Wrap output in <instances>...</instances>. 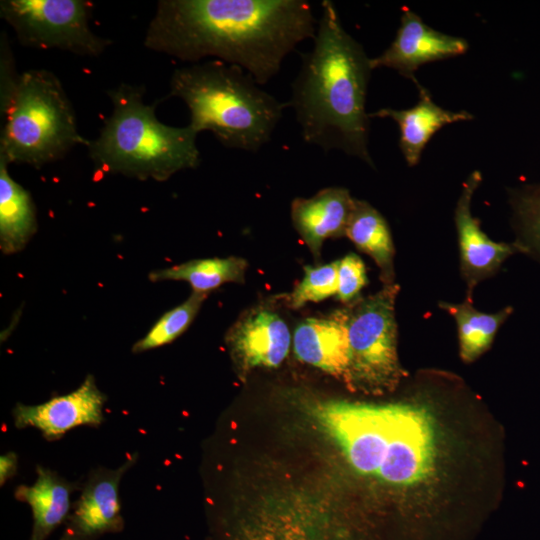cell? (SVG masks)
I'll return each instance as SVG.
<instances>
[{
  "label": "cell",
  "mask_w": 540,
  "mask_h": 540,
  "mask_svg": "<svg viewBox=\"0 0 540 540\" xmlns=\"http://www.w3.org/2000/svg\"><path fill=\"white\" fill-rule=\"evenodd\" d=\"M80 488L78 482H71L56 471L37 465L34 483L21 484L14 491L15 498L28 504L32 511L29 540H46L66 522L73 505L71 496Z\"/></svg>",
  "instance_id": "obj_18"
},
{
  "label": "cell",
  "mask_w": 540,
  "mask_h": 540,
  "mask_svg": "<svg viewBox=\"0 0 540 540\" xmlns=\"http://www.w3.org/2000/svg\"><path fill=\"white\" fill-rule=\"evenodd\" d=\"M138 457V453H133L117 468L101 466L88 473L59 540H98L123 531L120 483Z\"/></svg>",
  "instance_id": "obj_9"
},
{
  "label": "cell",
  "mask_w": 540,
  "mask_h": 540,
  "mask_svg": "<svg viewBox=\"0 0 540 540\" xmlns=\"http://www.w3.org/2000/svg\"><path fill=\"white\" fill-rule=\"evenodd\" d=\"M293 350L300 361L345 380L349 366L346 308L301 321L294 330Z\"/></svg>",
  "instance_id": "obj_15"
},
{
  "label": "cell",
  "mask_w": 540,
  "mask_h": 540,
  "mask_svg": "<svg viewBox=\"0 0 540 540\" xmlns=\"http://www.w3.org/2000/svg\"><path fill=\"white\" fill-rule=\"evenodd\" d=\"M169 97L184 101L197 134L210 131L224 147L252 153L271 140L289 107L241 67L215 59L175 69Z\"/></svg>",
  "instance_id": "obj_3"
},
{
  "label": "cell",
  "mask_w": 540,
  "mask_h": 540,
  "mask_svg": "<svg viewBox=\"0 0 540 540\" xmlns=\"http://www.w3.org/2000/svg\"><path fill=\"white\" fill-rule=\"evenodd\" d=\"M354 201L344 187L323 188L312 197L292 201V224L315 259L326 239L345 236Z\"/></svg>",
  "instance_id": "obj_16"
},
{
  "label": "cell",
  "mask_w": 540,
  "mask_h": 540,
  "mask_svg": "<svg viewBox=\"0 0 540 540\" xmlns=\"http://www.w3.org/2000/svg\"><path fill=\"white\" fill-rule=\"evenodd\" d=\"M345 236L369 255L380 270L384 285L394 283V245L382 214L364 200L355 199Z\"/></svg>",
  "instance_id": "obj_20"
},
{
  "label": "cell",
  "mask_w": 540,
  "mask_h": 540,
  "mask_svg": "<svg viewBox=\"0 0 540 540\" xmlns=\"http://www.w3.org/2000/svg\"><path fill=\"white\" fill-rule=\"evenodd\" d=\"M338 289L337 298L344 304H350L359 298V293L367 284L366 267L362 259L349 253L337 261Z\"/></svg>",
  "instance_id": "obj_26"
},
{
  "label": "cell",
  "mask_w": 540,
  "mask_h": 540,
  "mask_svg": "<svg viewBox=\"0 0 540 540\" xmlns=\"http://www.w3.org/2000/svg\"><path fill=\"white\" fill-rule=\"evenodd\" d=\"M225 340L235 366L244 375L258 367H279L289 353L291 333L274 309L259 305L238 318Z\"/></svg>",
  "instance_id": "obj_12"
},
{
  "label": "cell",
  "mask_w": 540,
  "mask_h": 540,
  "mask_svg": "<svg viewBox=\"0 0 540 540\" xmlns=\"http://www.w3.org/2000/svg\"><path fill=\"white\" fill-rule=\"evenodd\" d=\"M399 290L396 283L384 285L347 305L349 366L344 381L350 387L382 393L392 390L403 375L395 320Z\"/></svg>",
  "instance_id": "obj_6"
},
{
  "label": "cell",
  "mask_w": 540,
  "mask_h": 540,
  "mask_svg": "<svg viewBox=\"0 0 540 540\" xmlns=\"http://www.w3.org/2000/svg\"><path fill=\"white\" fill-rule=\"evenodd\" d=\"M396 410L397 404L326 402L316 408L315 415L357 472L377 476L391 439Z\"/></svg>",
  "instance_id": "obj_8"
},
{
  "label": "cell",
  "mask_w": 540,
  "mask_h": 540,
  "mask_svg": "<svg viewBox=\"0 0 540 540\" xmlns=\"http://www.w3.org/2000/svg\"><path fill=\"white\" fill-rule=\"evenodd\" d=\"M92 7L85 0H2L0 16L23 46L97 57L111 42L90 28Z\"/></svg>",
  "instance_id": "obj_7"
},
{
  "label": "cell",
  "mask_w": 540,
  "mask_h": 540,
  "mask_svg": "<svg viewBox=\"0 0 540 540\" xmlns=\"http://www.w3.org/2000/svg\"><path fill=\"white\" fill-rule=\"evenodd\" d=\"M107 396L88 374L75 390L35 405L17 403L12 410L14 426L33 427L48 441L61 439L79 426L98 427L104 421Z\"/></svg>",
  "instance_id": "obj_11"
},
{
  "label": "cell",
  "mask_w": 540,
  "mask_h": 540,
  "mask_svg": "<svg viewBox=\"0 0 540 540\" xmlns=\"http://www.w3.org/2000/svg\"><path fill=\"white\" fill-rule=\"evenodd\" d=\"M0 86V158L8 164L41 168L78 145H89L56 75L44 69L16 74L6 42L1 44Z\"/></svg>",
  "instance_id": "obj_5"
},
{
  "label": "cell",
  "mask_w": 540,
  "mask_h": 540,
  "mask_svg": "<svg viewBox=\"0 0 540 540\" xmlns=\"http://www.w3.org/2000/svg\"><path fill=\"white\" fill-rule=\"evenodd\" d=\"M417 88L419 101L412 108H382L369 114L370 118H390L397 123L400 131L399 147L409 166L418 164L426 144L443 126L473 118L472 114L464 110L454 112L442 108L422 85L419 84Z\"/></svg>",
  "instance_id": "obj_17"
},
{
  "label": "cell",
  "mask_w": 540,
  "mask_h": 540,
  "mask_svg": "<svg viewBox=\"0 0 540 540\" xmlns=\"http://www.w3.org/2000/svg\"><path fill=\"white\" fill-rule=\"evenodd\" d=\"M435 455L433 423L420 407L397 404L391 439L377 477L393 485H411L431 471Z\"/></svg>",
  "instance_id": "obj_10"
},
{
  "label": "cell",
  "mask_w": 540,
  "mask_h": 540,
  "mask_svg": "<svg viewBox=\"0 0 540 540\" xmlns=\"http://www.w3.org/2000/svg\"><path fill=\"white\" fill-rule=\"evenodd\" d=\"M439 306L456 321L460 355L466 362L475 360L490 347L499 327L513 312V308L508 306L497 313H482L473 307L470 300L460 304L439 302Z\"/></svg>",
  "instance_id": "obj_22"
},
{
  "label": "cell",
  "mask_w": 540,
  "mask_h": 540,
  "mask_svg": "<svg viewBox=\"0 0 540 540\" xmlns=\"http://www.w3.org/2000/svg\"><path fill=\"white\" fill-rule=\"evenodd\" d=\"M247 267V261L236 256L193 259L152 270L148 279L151 282L184 281L191 286L192 292L208 295L225 283L243 284Z\"/></svg>",
  "instance_id": "obj_21"
},
{
  "label": "cell",
  "mask_w": 540,
  "mask_h": 540,
  "mask_svg": "<svg viewBox=\"0 0 540 540\" xmlns=\"http://www.w3.org/2000/svg\"><path fill=\"white\" fill-rule=\"evenodd\" d=\"M467 49L464 38L434 30L405 8L395 39L382 54L371 58L370 63L372 69L396 70L418 86L420 83L414 74L421 65L462 55Z\"/></svg>",
  "instance_id": "obj_13"
},
{
  "label": "cell",
  "mask_w": 540,
  "mask_h": 540,
  "mask_svg": "<svg viewBox=\"0 0 540 540\" xmlns=\"http://www.w3.org/2000/svg\"><path fill=\"white\" fill-rule=\"evenodd\" d=\"M509 202L517 235L514 243L521 253L540 262V182L511 189Z\"/></svg>",
  "instance_id": "obj_23"
},
{
  "label": "cell",
  "mask_w": 540,
  "mask_h": 540,
  "mask_svg": "<svg viewBox=\"0 0 540 540\" xmlns=\"http://www.w3.org/2000/svg\"><path fill=\"white\" fill-rule=\"evenodd\" d=\"M337 261L318 266H305L302 280L288 295L287 303L299 309L308 302H320L337 294Z\"/></svg>",
  "instance_id": "obj_25"
},
{
  "label": "cell",
  "mask_w": 540,
  "mask_h": 540,
  "mask_svg": "<svg viewBox=\"0 0 540 540\" xmlns=\"http://www.w3.org/2000/svg\"><path fill=\"white\" fill-rule=\"evenodd\" d=\"M317 21L306 0H160L144 45L192 63L213 57L264 85Z\"/></svg>",
  "instance_id": "obj_1"
},
{
  "label": "cell",
  "mask_w": 540,
  "mask_h": 540,
  "mask_svg": "<svg viewBox=\"0 0 540 540\" xmlns=\"http://www.w3.org/2000/svg\"><path fill=\"white\" fill-rule=\"evenodd\" d=\"M8 165L0 158V248L5 255L22 251L37 231L33 199L9 175Z\"/></svg>",
  "instance_id": "obj_19"
},
{
  "label": "cell",
  "mask_w": 540,
  "mask_h": 540,
  "mask_svg": "<svg viewBox=\"0 0 540 540\" xmlns=\"http://www.w3.org/2000/svg\"><path fill=\"white\" fill-rule=\"evenodd\" d=\"M481 180L479 171H474L469 175L463 184L455 209L461 271L467 284V300L470 301H472L473 290L479 282L494 275L508 257L520 252L515 243L492 241L482 231L480 220L472 216L471 200Z\"/></svg>",
  "instance_id": "obj_14"
},
{
  "label": "cell",
  "mask_w": 540,
  "mask_h": 540,
  "mask_svg": "<svg viewBox=\"0 0 540 540\" xmlns=\"http://www.w3.org/2000/svg\"><path fill=\"white\" fill-rule=\"evenodd\" d=\"M18 469V456L15 452H7L0 456V485L3 486L15 476Z\"/></svg>",
  "instance_id": "obj_27"
},
{
  "label": "cell",
  "mask_w": 540,
  "mask_h": 540,
  "mask_svg": "<svg viewBox=\"0 0 540 540\" xmlns=\"http://www.w3.org/2000/svg\"><path fill=\"white\" fill-rule=\"evenodd\" d=\"M300 58L288 105L303 141L324 152L342 151L373 166L366 112L371 58L344 29L332 1H322L313 47Z\"/></svg>",
  "instance_id": "obj_2"
},
{
  "label": "cell",
  "mask_w": 540,
  "mask_h": 540,
  "mask_svg": "<svg viewBox=\"0 0 540 540\" xmlns=\"http://www.w3.org/2000/svg\"><path fill=\"white\" fill-rule=\"evenodd\" d=\"M206 298L207 294L192 292L183 303L165 312L133 344L132 353L140 354L173 342L189 328Z\"/></svg>",
  "instance_id": "obj_24"
},
{
  "label": "cell",
  "mask_w": 540,
  "mask_h": 540,
  "mask_svg": "<svg viewBox=\"0 0 540 540\" xmlns=\"http://www.w3.org/2000/svg\"><path fill=\"white\" fill-rule=\"evenodd\" d=\"M144 93V86L126 83L107 91L112 114L87 146L98 173L162 182L199 166L198 134L189 125L173 127L160 122L156 102L145 104Z\"/></svg>",
  "instance_id": "obj_4"
}]
</instances>
